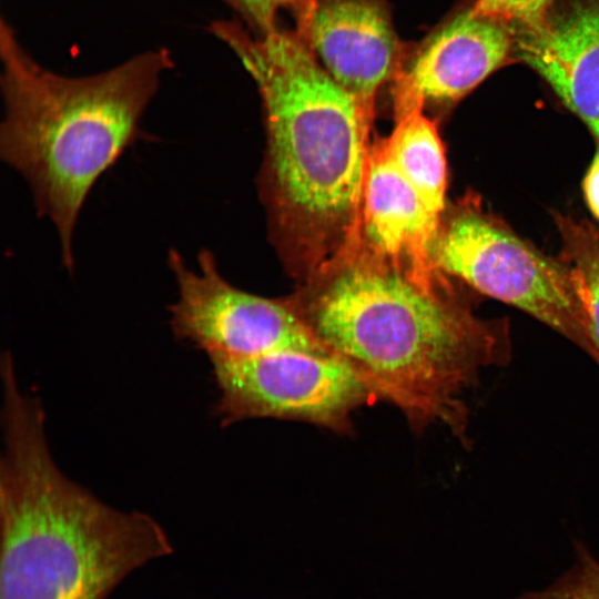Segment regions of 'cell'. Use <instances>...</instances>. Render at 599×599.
<instances>
[{"label": "cell", "mask_w": 599, "mask_h": 599, "mask_svg": "<svg viewBox=\"0 0 599 599\" xmlns=\"http://www.w3.org/2000/svg\"><path fill=\"white\" fill-rule=\"evenodd\" d=\"M314 335L420 430L465 437V395L510 356L508 329L477 317L453 287L428 288L356 250L288 297Z\"/></svg>", "instance_id": "1"}, {"label": "cell", "mask_w": 599, "mask_h": 599, "mask_svg": "<svg viewBox=\"0 0 599 599\" xmlns=\"http://www.w3.org/2000/svg\"><path fill=\"white\" fill-rule=\"evenodd\" d=\"M261 93L264 189L286 258L304 282L355 251L374 115L321 64L296 31L255 33L217 21Z\"/></svg>", "instance_id": "2"}, {"label": "cell", "mask_w": 599, "mask_h": 599, "mask_svg": "<svg viewBox=\"0 0 599 599\" xmlns=\"http://www.w3.org/2000/svg\"><path fill=\"white\" fill-rule=\"evenodd\" d=\"M44 422L34 396L2 405L0 599H106L174 547L151 515L115 509L68 478Z\"/></svg>", "instance_id": "3"}, {"label": "cell", "mask_w": 599, "mask_h": 599, "mask_svg": "<svg viewBox=\"0 0 599 599\" xmlns=\"http://www.w3.org/2000/svg\"><path fill=\"white\" fill-rule=\"evenodd\" d=\"M0 58V156L29 184L38 215L54 224L62 264L72 274L73 232L84 202L101 175L144 138L140 121L174 60L159 48L94 74L62 75L40 65L4 18Z\"/></svg>", "instance_id": "4"}, {"label": "cell", "mask_w": 599, "mask_h": 599, "mask_svg": "<svg viewBox=\"0 0 599 599\" xmlns=\"http://www.w3.org/2000/svg\"><path fill=\"white\" fill-rule=\"evenodd\" d=\"M434 257L444 274L528 313L599 366L589 316L567 267L519 238L478 201L466 197L444 214Z\"/></svg>", "instance_id": "5"}, {"label": "cell", "mask_w": 599, "mask_h": 599, "mask_svg": "<svg viewBox=\"0 0 599 599\" xmlns=\"http://www.w3.org/2000/svg\"><path fill=\"white\" fill-rule=\"evenodd\" d=\"M210 363L219 388L214 414L224 426L272 417L346 434L355 409L379 399L349 364L329 353L284 349Z\"/></svg>", "instance_id": "6"}, {"label": "cell", "mask_w": 599, "mask_h": 599, "mask_svg": "<svg viewBox=\"0 0 599 599\" xmlns=\"http://www.w3.org/2000/svg\"><path fill=\"white\" fill-rule=\"evenodd\" d=\"M191 270L171 248L167 264L177 287L169 306L170 325L180 341L209 359L246 358L295 349L331 353L300 316L290 298L272 300L242 291L220 273L214 255L202 250Z\"/></svg>", "instance_id": "7"}, {"label": "cell", "mask_w": 599, "mask_h": 599, "mask_svg": "<svg viewBox=\"0 0 599 599\" xmlns=\"http://www.w3.org/2000/svg\"><path fill=\"white\" fill-rule=\"evenodd\" d=\"M296 32L327 72L374 115L409 45L398 38L387 0H301Z\"/></svg>", "instance_id": "8"}, {"label": "cell", "mask_w": 599, "mask_h": 599, "mask_svg": "<svg viewBox=\"0 0 599 599\" xmlns=\"http://www.w3.org/2000/svg\"><path fill=\"white\" fill-rule=\"evenodd\" d=\"M512 27L470 7L409 45L390 84L395 114L465 97L506 62L516 42Z\"/></svg>", "instance_id": "9"}, {"label": "cell", "mask_w": 599, "mask_h": 599, "mask_svg": "<svg viewBox=\"0 0 599 599\" xmlns=\"http://www.w3.org/2000/svg\"><path fill=\"white\" fill-rule=\"evenodd\" d=\"M441 221L390 160L383 139L370 144L357 250L437 290L451 285L438 270L434 250Z\"/></svg>", "instance_id": "10"}, {"label": "cell", "mask_w": 599, "mask_h": 599, "mask_svg": "<svg viewBox=\"0 0 599 599\" xmlns=\"http://www.w3.org/2000/svg\"><path fill=\"white\" fill-rule=\"evenodd\" d=\"M516 43L519 57L599 140V1L520 27Z\"/></svg>", "instance_id": "11"}, {"label": "cell", "mask_w": 599, "mask_h": 599, "mask_svg": "<svg viewBox=\"0 0 599 599\" xmlns=\"http://www.w3.org/2000/svg\"><path fill=\"white\" fill-rule=\"evenodd\" d=\"M396 124L384 138L388 155L439 221L445 213L447 166L435 122L422 106L395 114Z\"/></svg>", "instance_id": "12"}, {"label": "cell", "mask_w": 599, "mask_h": 599, "mask_svg": "<svg viewBox=\"0 0 599 599\" xmlns=\"http://www.w3.org/2000/svg\"><path fill=\"white\" fill-rule=\"evenodd\" d=\"M561 237L560 262L569 271L587 309L599 355V232L589 223L557 215Z\"/></svg>", "instance_id": "13"}, {"label": "cell", "mask_w": 599, "mask_h": 599, "mask_svg": "<svg viewBox=\"0 0 599 599\" xmlns=\"http://www.w3.org/2000/svg\"><path fill=\"white\" fill-rule=\"evenodd\" d=\"M577 556L575 566L551 586L519 599H599V561L580 544Z\"/></svg>", "instance_id": "14"}, {"label": "cell", "mask_w": 599, "mask_h": 599, "mask_svg": "<svg viewBox=\"0 0 599 599\" xmlns=\"http://www.w3.org/2000/svg\"><path fill=\"white\" fill-rule=\"evenodd\" d=\"M555 0H476L471 6L480 14L518 27H534L548 14Z\"/></svg>", "instance_id": "15"}, {"label": "cell", "mask_w": 599, "mask_h": 599, "mask_svg": "<svg viewBox=\"0 0 599 599\" xmlns=\"http://www.w3.org/2000/svg\"><path fill=\"white\" fill-rule=\"evenodd\" d=\"M245 20L255 33H267L277 28L276 17L282 9H292L301 0H223Z\"/></svg>", "instance_id": "16"}, {"label": "cell", "mask_w": 599, "mask_h": 599, "mask_svg": "<svg viewBox=\"0 0 599 599\" xmlns=\"http://www.w3.org/2000/svg\"><path fill=\"white\" fill-rule=\"evenodd\" d=\"M582 186L588 207L599 222V148L588 167Z\"/></svg>", "instance_id": "17"}]
</instances>
